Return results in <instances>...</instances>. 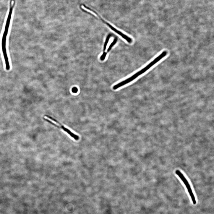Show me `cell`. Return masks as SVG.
<instances>
[{"label":"cell","mask_w":214,"mask_h":214,"mask_svg":"<svg viewBox=\"0 0 214 214\" xmlns=\"http://www.w3.org/2000/svg\"><path fill=\"white\" fill-rule=\"evenodd\" d=\"M81 8H82V9H83L84 10L87 11V12H89V13L91 14H93V15H94V16H96V17H97V16H98L95 13H94V12H92V11L90 10L87 9L85 7H84V6H83V5H82V6H81Z\"/></svg>","instance_id":"7"},{"label":"cell","mask_w":214,"mask_h":214,"mask_svg":"<svg viewBox=\"0 0 214 214\" xmlns=\"http://www.w3.org/2000/svg\"><path fill=\"white\" fill-rule=\"evenodd\" d=\"M167 53H168L167 51H163L152 61L146 67L140 71L137 72L129 78L114 85L113 87V89L115 90H116L120 87L132 82L140 75L145 73L160 60H161L165 57L167 55Z\"/></svg>","instance_id":"1"},{"label":"cell","mask_w":214,"mask_h":214,"mask_svg":"<svg viewBox=\"0 0 214 214\" xmlns=\"http://www.w3.org/2000/svg\"><path fill=\"white\" fill-rule=\"evenodd\" d=\"M45 116L46 117L48 118L49 119H50V120L53 121H54L56 123L59 124L60 125V126H59V128H61L65 132L67 133L68 134H69L71 137L73 138L76 140H79V137L78 136L76 135L72 132L70 130L65 127L61 123H60L56 120L54 119L51 117L47 115H45Z\"/></svg>","instance_id":"4"},{"label":"cell","mask_w":214,"mask_h":214,"mask_svg":"<svg viewBox=\"0 0 214 214\" xmlns=\"http://www.w3.org/2000/svg\"><path fill=\"white\" fill-rule=\"evenodd\" d=\"M176 174L178 176L181 180L184 183L186 186L190 196L191 197L193 204L195 205L196 203V201L194 194L192 192L191 186L187 179L185 177L183 174L179 170H177L175 172Z\"/></svg>","instance_id":"3"},{"label":"cell","mask_w":214,"mask_h":214,"mask_svg":"<svg viewBox=\"0 0 214 214\" xmlns=\"http://www.w3.org/2000/svg\"><path fill=\"white\" fill-rule=\"evenodd\" d=\"M107 52H103L102 55L101 56L100 59L101 61H103L105 59L107 55Z\"/></svg>","instance_id":"8"},{"label":"cell","mask_w":214,"mask_h":214,"mask_svg":"<svg viewBox=\"0 0 214 214\" xmlns=\"http://www.w3.org/2000/svg\"><path fill=\"white\" fill-rule=\"evenodd\" d=\"M11 18L12 17H11L8 16L6 21L1 43L2 50L5 61L6 69L7 71H9L10 69V64L8 56L6 45L7 38L8 34Z\"/></svg>","instance_id":"2"},{"label":"cell","mask_w":214,"mask_h":214,"mask_svg":"<svg viewBox=\"0 0 214 214\" xmlns=\"http://www.w3.org/2000/svg\"><path fill=\"white\" fill-rule=\"evenodd\" d=\"M111 36V34H109L108 36L106 38V40L105 42V43H104V46H103V52H105V51L106 50L107 44H108L109 42V40Z\"/></svg>","instance_id":"5"},{"label":"cell","mask_w":214,"mask_h":214,"mask_svg":"<svg viewBox=\"0 0 214 214\" xmlns=\"http://www.w3.org/2000/svg\"><path fill=\"white\" fill-rule=\"evenodd\" d=\"M117 41V38H115L113 42L111 43V44L110 45V46L109 47V48H108V50H107V53L109 52L111 50L112 48L113 47V46L116 44V42Z\"/></svg>","instance_id":"6"},{"label":"cell","mask_w":214,"mask_h":214,"mask_svg":"<svg viewBox=\"0 0 214 214\" xmlns=\"http://www.w3.org/2000/svg\"><path fill=\"white\" fill-rule=\"evenodd\" d=\"M77 89V88H76V87H74L73 88L72 90V92L73 93H76V92H77L76 91V90Z\"/></svg>","instance_id":"9"}]
</instances>
